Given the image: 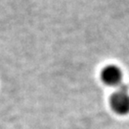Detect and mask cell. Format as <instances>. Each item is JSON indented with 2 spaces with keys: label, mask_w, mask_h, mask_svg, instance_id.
I'll list each match as a JSON object with an SVG mask.
<instances>
[{
  "label": "cell",
  "mask_w": 129,
  "mask_h": 129,
  "mask_svg": "<svg viewBox=\"0 0 129 129\" xmlns=\"http://www.w3.org/2000/svg\"><path fill=\"white\" fill-rule=\"evenodd\" d=\"M111 109L120 116L129 113V91L127 86L120 85L110 97Z\"/></svg>",
  "instance_id": "1"
},
{
  "label": "cell",
  "mask_w": 129,
  "mask_h": 129,
  "mask_svg": "<svg viewBox=\"0 0 129 129\" xmlns=\"http://www.w3.org/2000/svg\"><path fill=\"white\" fill-rule=\"evenodd\" d=\"M122 72L117 65L109 64L102 68L101 72V78L102 82L107 86L119 87L122 81Z\"/></svg>",
  "instance_id": "2"
}]
</instances>
